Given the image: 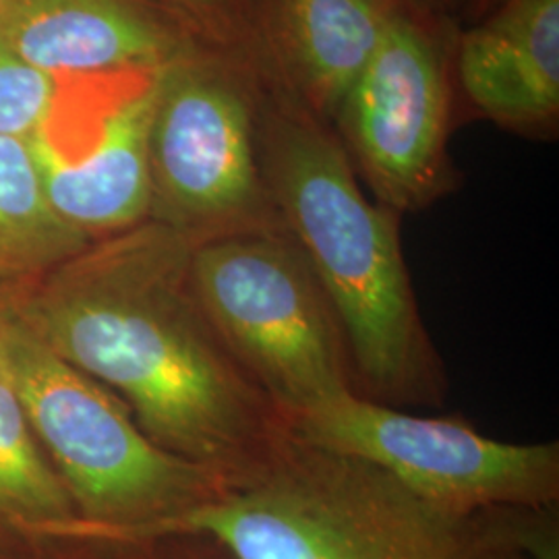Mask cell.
I'll use <instances>...</instances> for the list:
<instances>
[{
    "label": "cell",
    "mask_w": 559,
    "mask_h": 559,
    "mask_svg": "<svg viewBox=\"0 0 559 559\" xmlns=\"http://www.w3.org/2000/svg\"><path fill=\"white\" fill-rule=\"evenodd\" d=\"M452 71L462 98L483 119L528 140H556L559 0H500L462 25Z\"/></svg>",
    "instance_id": "8fae6325"
},
{
    "label": "cell",
    "mask_w": 559,
    "mask_h": 559,
    "mask_svg": "<svg viewBox=\"0 0 559 559\" xmlns=\"http://www.w3.org/2000/svg\"><path fill=\"white\" fill-rule=\"evenodd\" d=\"M260 164L282 226L336 309L357 394L441 408L448 378L404 260L402 216L369 200L330 124L267 83Z\"/></svg>",
    "instance_id": "7a4b0ae2"
},
{
    "label": "cell",
    "mask_w": 559,
    "mask_h": 559,
    "mask_svg": "<svg viewBox=\"0 0 559 559\" xmlns=\"http://www.w3.org/2000/svg\"><path fill=\"white\" fill-rule=\"evenodd\" d=\"M201 50L242 60L255 69L251 40L253 0H150ZM258 71V69H255Z\"/></svg>",
    "instance_id": "2e32d148"
},
{
    "label": "cell",
    "mask_w": 559,
    "mask_h": 559,
    "mask_svg": "<svg viewBox=\"0 0 559 559\" xmlns=\"http://www.w3.org/2000/svg\"><path fill=\"white\" fill-rule=\"evenodd\" d=\"M0 40L67 81L150 78L201 50L150 0H0Z\"/></svg>",
    "instance_id": "9c48e42d"
},
{
    "label": "cell",
    "mask_w": 559,
    "mask_h": 559,
    "mask_svg": "<svg viewBox=\"0 0 559 559\" xmlns=\"http://www.w3.org/2000/svg\"><path fill=\"white\" fill-rule=\"evenodd\" d=\"M498 2H500V0H471V7H468L464 25L475 23V21H479L480 17H485Z\"/></svg>",
    "instance_id": "44dd1931"
},
{
    "label": "cell",
    "mask_w": 559,
    "mask_h": 559,
    "mask_svg": "<svg viewBox=\"0 0 559 559\" xmlns=\"http://www.w3.org/2000/svg\"><path fill=\"white\" fill-rule=\"evenodd\" d=\"M189 276L230 355L288 425L357 394L336 309L286 228L200 242Z\"/></svg>",
    "instance_id": "5b68a950"
},
{
    "label": "cell",
    "mask_w": 559,
    "mask_h": 559,
    "mask_svg": "<svg viewBox=\"0 0 559 559\" xmlns=\"http://www.w3.org/2000/svg\"><path fill=\"white\" fill-rule=\"evenodd\" d=\"M154 78L133 81L112 102L80 154H62L44 135L29 138L46 200L60 221L90 240L129 230L150 216Z\"/></svg>",
    "instance_id": "7c38bea8"
},
{
    "label": "cell",
    "mask_w": 559,
    "mask_h": 559,
    "mask_svg": "<svg viewBox=\"0 0 559 559\" xmlns=\"http://www.w3.org/2000/svg\"><path fill=\"white\" fill-rule=\"evenodd\" d=\"M531 512L443 508L290 431L260 468L158 535L201 533L235 559H531Z\"/></svg>",
    "instance_id": "3957f363"
},
{
    "label": "cell",
    "mask_w": 559,
    "mask_h": 559,
    "mask_svg": "<svg viewBox=\"0 0 559 559\" xmlns=\"http://www.w3.org/2000/svg\"><path fill=\"white\" fill-rule=\"evenodd\" d=\"M0 365L83 514L85 539L158 535L224 487L218 475L150 440L127 404L55 355L21 311L7 330Z\"/></svg>",
    "instance_id": "277c9868"
},
{
    "label": "cell",
    "mask_w": 559,
    "mask_h": 559,
    "mask_svg": "<svg viewBox=\"0 0 559 559\" xmlns=\"http://www.w3.org/2000/svg\"><path fill=\"white\" fill-rule=\"evenodd\" d=\"M154 80L147 221L193 245L284 228L261 175L260 73L193 50Z\"/></svg>",
    "instance_id": "8992f818"
},
{
    "label": "cell",
    "mask_w": 559,
    "mask_h": 559,
    "mask_svg": "<svg viewBox=\"0 0 559 559\" xmlns=\"http://www.w3.org/2000/svg\"><path fill=\"white\" fill-rule=\"evenodd\" d=\"M456 34L396 11L332 122L360 185L399 216L431 207L462 180L448 147Z\"/></svg>",
    "instance_id": "ba28073f"
},
{
    "label": "cell",
    "mask_w": 559,
    "mask_h": 559,
    "mask_svg": "<svg viewBox=\"0 0 559 559\" xmlns=\"http://www.w3.org/2000/svg\"><path fill=\"white\" fill-rule=\"evenodd\" d=\"M0 516L55 526L57 533H73L83 520L73 519V500L57 471L41 454L20 399L0 365Z\"/></svg>",
    "instance_id": "5bb4252c"
},
{
    "label": "cell",
    "mask_w": 559,
    "mask_h": 559,
    "mask_svg": "<svg viewBox=\"0 0 559 559\" xmlns=\"http://www.w3.org/2000/svg\"><path fill=\"white\" fill-rule=\"evenodd\" d=\"M36 282L25 284H0V357H2V342L7 336L9 325L20 316L21 305L32 290Z\"/></svg>",
    "instance_id": "ffe728a7"
},
{
    "label": "cell",
    "mask_w": 559,
    "mask_h": 559,
    "mask_svg": "<svg viewBox=\"0 0 559 559\" xmlns=\"http://www.w3.org/2000/svg\"><path fill=\"white\" fill-rule=\"evenodd\" d=\"M173 540V551L177 559H235L221 543L201 533H164Z\"/></svg>",
    "instance_id": "d6986e66"
},
{
    "label": "cell",
    "mask_w": 559,
    "mask_h": 559,
    "mask_svg": "<svg viewBox=\"0 0 559 559\" xmlns=\"http://www.w3.org/2000/svg\"><path fill=\"white\" fill-rule=\"evenodd\" d=\"M193 247L154 221L94 240L32 286L21 320L122 400L150 440L226 485L260 468L290 427L201 309Z\"/></svg>",
    "instance_id": "6da1fadb"
},
{
    "label": "cell",
    "mask_w": 559,
    "mask_h": 559,
    "mask_svg": "<svg viewBox=\"0 0 559 559\" xmlns=\"http://www.w3.org/2000/svg\"><path fill=\"white\" fill-rule=\"evenodd\" d=\"M67 80L44 73L0 40V138H36L55 129Z\"/></svg>",
    "instance_id": "9a60e30c"
},
{
    "label": "cell",
    "mask_w": 559,
    "mask_h": 559,
    "mask_svg": "<svg viewBox=\"0 0 559 559\" xmlns=\"http://www.w3.org/2000/svg\"><path fill=\"white\" fill-rule=\"evenodd\" d=\"M400 13H406L431 27L456 34L464 25L471 0H390Z\"/></svg>",
    "instance_id": "e0dca14e"
},
{
    "label": "cell",
    "mask_w": 559,
    "mask_h": 559,
    "mask_svg": "<svg viewBox=\"0 0 559 559\" xmlns=\"http://www.w3.org/2000/svg\"><path fill=\"white\" fill-rule=\"evenodd\" d=\"M526 545L531 559H559L558 510H533L528 514Z\"/></svg>",
    "instance_id": "ac0fdd59"
},
{
    "label": "cell",
    "mask_w": 559,
    "mask_h": 559,
    "mask_svg": "<svg viewBox=\"0 0 559 559\" xmlns=\"http://www.w3.org/2000/svg\"><path fill=\"white\" fill-rule=\"evenodd\" d=\"M94 240L60 221L25 138H0V284L38 282Z\"/></svg>",
    "instance_id": "4fadbf2b"
},
{
    "label": "cell",
    "mask_w": 559,
    "mask_h": 559,
    "mask_svg": "<svg viewBox=\"0 0 559 559\" xmlns=\"http://www.w3.org/2000/svg\"><path fill=\"white\" fill-rule=\"evenodd\" d=\"M288 427L300 440L369 462L450 510H558V441H498L460 417L413 415L359 394Z\"/></svg>",
    "instance_id": "52a82bcc"
},
{
    "label": "cell",
    "mask_w": 559,
    "mask_h": 559,
    "mask_svg": "<svg viewBox=\"0 0 559 559\" xmlns=\"http://www.w3.org/2000/svg\"><path fill=\"white\" fill-rule=\"evenodd\" d=\"M396 11L390 0H253L255 69L332 127Z\"/></svg>",
    "instance_id": "30bf717a"
}]
</instances>
